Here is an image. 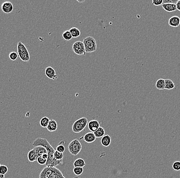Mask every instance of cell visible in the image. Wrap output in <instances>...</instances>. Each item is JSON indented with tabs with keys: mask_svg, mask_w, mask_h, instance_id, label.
<instances>
[{
	"mask_svg": "<svg viewBox=\"0 0 180 178\" xmlns=\"http://www.w3.org/2000/svg\"><path fill=\"white\" fill-rule=\"evenodd\" d=\"M32 145L34 147L41 146L47 149L48 154V159L45 165L46 167H56L60 164L63 163V160L58 161L54 158V154L55 150L46 139L38 138L34 140Z\"/></svg>",
	"mask_w": 180,
	"mask_h": 178,
	"instance_id": "6da1fadb",
	"label": "cell"
},
{
	"mask_svg": "<svg viewBox=\"0 0 180 178\" xmlns=\"http://www.w3.org/2000/svg\"><path fill=\"white\" fill-rule=\"evenodd\" d=\"M178 0H163V4H176Z\"/></svg>",
	"mask_w": 180,
	"mask_h": 178,
	"instance_id": "d6a6232c",
	"label": "cell"
},
{
	"mask_svg": "<svg viewBox=\"0 0 180 178\" xmlns=\"http://www.w3.org/2000/svg\"><path fill=\"white\" fill-rule=\"evenodd\" d=\"M45 74L46 76L50 79L55 80L58 79V75L56 74L55 70L51 66L46 68L45 69Z\"/></svg>",
	"mask_w": 180,
	"mask_h": 178,
	"instance_id": "ba28073f",
	"label": "cell"
},
{
	"mask_svg": "<svg viewBox=\"0 0 180 178\" xmlns=\"http://www.w3.org/2000/svg\"><path fill=\"white\" fill-rule=\"evenodd\" d=\"M28 159L29 161L31 162H33L35 161H37V156L36 154L35 149H32L29 151L28 154Z\"/></svg>",
	"mask_w": 180,
	"mask_h": 178,
	"instance_id": "e0dca14e",
	"label": "cell"
},
{
	"mask_svg": "<svg viewBox=\"0 0 180 178\" xmlns=\"http://www.w3.org/2000/svg\"><path fill=\"white\" fill-rule=\"evenodd\" d=\"M162 6L164 10H165L167 12H173L177 10L176 4H163Z\"/></svg>",
	"mask_w": 180,
	"mask_h": 178,
	"instance_id": "4fadbf2b",
	"label": "cell"
},
{
	"mask_svg": "<svg viewBox=\"0 0 180 178\" xmlns=\"http://www.w3.org/2000/svg\"><path fill=\"white\" fill-rule=\"evenodd\" d=\"M63 38L66 41H70L73 38L69 30H66L65 32H64L63 34Z\"/></svg>",
	"mask_w": 180,
	"mask_h": 178,
	"instance_id": "cb8c5ba5",
	"label": "cell"
},
{
	"mask_svg": "<svg viewBox=\"0 0 180 178\" xmlns=\"http://www.w3.org/2000/svg\"><path fill=\"white\" fill-rule=\"evenodd\" d=\"M110 143H111V138L109 135H105L101 138V143L103 146L108 147L110 145Z\"/></svg>",
	"mask_w": 180,
	"mask_h": 178,
	"instance_id": "9a60e30c",
	"label": "cell"
},
{
	"mask_svg": "<svg viewBox=\"0 0 180 178\" xmlns=\"http://www.w3.org/2000/svg\"><path fill=\"white\" fill-rule=\"evenodd\" d=\"M1 9L5 13H10L13 10V6L10 2H5L1 5Z\"/></svg>",
	"mask_w": 180,
	"mask_h": 178,
	"instance_id": "9c48e42d",
	"label": "cell"
},
{
	"mask_svg": "<svg viewBox=\"0 0 180 178\" xmlns=\"http://www.w3.org/2000/svg\"><path fill=\"white\" fill-rule=\"evenodd\" d=\"M68 148L71 154L73 156H76L79 154L82 150V144L79 142L78 140L75 139L70 142L68 145Z\"/></svg>",
	"mask_w": 180,
	"mask_h": 178,
	"instance_id": "8992f818",
	"label": "cell"
},
{
	"mask_svg": "<svg viewBox=\"0 0 180 178\" xmlns=\"http://www.w3.org/2000/svg\"><path fill=\"white\" fill-rule=\"evenodd\" d=\"M84 171L83 167H74L73 169V173L76 176L81 175Z\"/></svg>",
	"mask_w": 180,
	"mask_h": 178,
	"instance_id": "484cf974",
	"label": "cell"
},
{
	"mask_svg": "<svg viewBox=\"0 0 180 178\" xmlns=\"http://www.w3.org/2000/svg\"><path fill=\"white\" fill-rule=\"evenodd\" d=\"M88 125L89 130L92 132H95L100 127V124L98 121L95 120L90 121L88 124Z\"/></svg>",
	"mask_w": 180,
	"mask_h": 178,
	"instance_id": "8fae6325",
	"label": "cell"
},
{
	"mask_svg": "<svg viewBox=\"0 0 180 178\" xmlns=\"http://www.w3.org/2000/svg\"><path fill=\"white\" fill-rule=\"evenodd\" d=\"M65 146L63 145L60 144L58 145L56 147V150H57L58 152H60L61 153H63L65 152Z\"/></svg>",
	"mask_w": 180,
	"mask_h": 178,
	"instance_id": "1f68e13d",
	"label": "cell"
},
{
	"mask_svg": "<svg viewBox=\"0 0 180 178\" xmlns=\"http://www.w3.org/2000/svg\"><path fill=\"white\" fill-rule=\"evenodd\" d=\"M39 178H66L62 171L56 167H46L39 174Z\"/></svg>",
	"mask_w": 180,
	"mask_h": 178,
	"instance_id": "7a4b0ae2",
	"label": "cell"
},
{
	"mask_svg": "<svg viewBox=\"0 0 180 178\" xmlns=\"http://www.w3.org/2000/svg\"><path fill=\"white\" fill-rule=\"evenodd\" d=\"M88 124V120L86 117H82L75 122L72 126V130L75 133L82 132Z\"/></svg>",
	"mask_w": 180,
	"mask_h": 178,
	"instance_id": "5b68a950",
	"label": "cell"
},
{
	"mask_svg": "<svg viewBox=\"0 0 180 178\" xmlns=\"http://www.w3.org/2000/svg\"><path fill=\"white\" fill-rule=\"evenodd\" d=\"M84 140L88 143H91L96 140V137L94 132H88L83 137Z\"/></svg>",
	"mask_w": 180,
	"mask_h": 178,
	"instance_id": "7c38bea8",
	"label": "cell"
},
{
	"mask_svg": "<svg viewBox=\"0 0 180 178\" xmlns=\"http://www.w3.org/2000/svg\"><path fill=\"white\" fill-rule=\"evenodd\" d=\"M163 3V0H153L152 1V4L155 6H160Z\"/></svg>",
	"mask_w": 180,
	"mask_h": 178,
	"instance_id": "4dcf8cb0",
	"label": "cell"
},
{
	"mask_svg": "<svg viewBox=\"0 0 180 178\" xmlns=\"http://www.w3.org/2000/svg\"><path fill=\"white\" fill-rule=\"evenodd\" d=\"M74 167H84L86 165V162L84 159L78 158L73 163Z\"/></svg>",
	"mask_w": 180,
	"mask_h": 178,
	"instance_id": "d6986e66",
	"label": "cell"
},
{
	"mask_svg": "<svg viewBox=\"0 0 180 178\" xmlns=\"http://www.w3.org/2000/svg\"><path fill=\"white\" fill-rule=\"evenodd\" d=\"M37 161L40 165H46V163L47 162V160L43 159L42 156H40L37 158Z\"/></svg>",
	"mask_w": 180,
	"mask_h": 178,
	"instance_id": "f1b7e54d",
	"label": "cell"
},
{
	"mask_svg": "<svg viewBox=\"0 0 180 178\" xmlns=\"http://www.w3.org/2000/svg\"><path fill=\"white\" fill-rule=\"evenodd\" d=\"M94 134L95 137L97 138H102L105 134V130L103 127L100 126L97 130L94 132Z\"/></svg>",
	"mask_w": 180,
	"mask_h": 178,
	"instance_id": "ffe728a7",
	"label": "cell"
},
{
	"mask_svg": "<svg viewBox=\"0 0 180 178\" xmlns=\"http://www.w3.org/2000/svg\"><path fill=\"white\" fill-rule=\"evenodd\" d=\"M79 178V177H74V178Z\"/></svg>",
	"mask_w": 180,
	"mask_h": 178,
	"instance_id": "d590c367",
	"label": "cell"
},
{
	"mask_svg": "<svg viewBox=\"0 0 180 178\" xmlns=\"http://www.w3.org/2000/svg\"><path fill=\"white\" fill-rule=\"evenodd\" d=\"M1 163H0V166H1Z\"/></svg>",
	"mask_w": 180,
	"mask_h": 178,
	"instance_id": "8d00e7d4",
	"label": "cell"
},
{
	"mask_svg": "<svg viewBox=\"0 0 180 178\" xmlns=\"http://www.w3.org/2000/svg\"><path fill=\"white\" fill-rule=\"evenodd\" d=\"M18 54L15 51H12L11 52L9 55V58L11 60L15 61L17 59L18 57Z\"/></svg>",
	"mask_w": 180,
	"mask_h": 178,
	"instance_id": "4316f807",
	"label": "cell"
},
{
	"mask_svg": "<svg viewBox=\"0 0 180 178\" xmlns=\"http://www.w3.org/2000/svg\"><path fill=\"white\" fill-rule=\"evenodd\" d=\"M8 170V169L7 167L4 165H1L0 166V173L5 175L7 173Z\"/></svg>",
	"mask_w": 180,
	"mask_h": 178,
	"instance_id": "83f0119b",
	"label": "cell"
},
{
	"mask_svg": "<svg viewBox=\"0 0 180 178\" xmlns=\"http://www.w3.org/2000/svg\"><path fill=\"white\" fill-rule=\"evenodd\" d=\"M173 168L175 171H180V162L176 161L173 164Z\"/></svg>",
	"mask_w": 180,
	"mask_h": 178,
	"instance_id": "f546056e",
	"label": "cell"
},
{
	"mask_svg": "<svg viewBox=\"0 0 180 178\" xmlns=\"http://www.w3.org/2000/svg\"><path fill=\"white\" fill-rule=\"evenodd\" d=\"M47 129L48 131L50 132L55 131L58 129V123L56 121L53 119H51Z\"/></svg>",
	"mask_w": 180,
	"mask_h": 178,
	"instance_id": "5bb4252c",
	"label": "cell"
},
{
	"mask_svg": "<svg viewBox=\"0 0 180 178\" xmlns=\"http://www.w3.org/2000/svg\"><path fill=\"white\" fill-rule=\"evenodd\" d=\"M54 156V158L56 160L60 161V160H63L64 155L63 153H61L60 152H58L57 150H55Z\"/></svg>",
	"mask_w": 180,
	"mask_h": 178,
	"instance_id": "d4e9b609",
	"label": "cell"
},
{
	"mask_svg": "<svg viewBox=\"0 0 180 178\" xmlns=\"http://www.w3.org/2000/svg\"><path fill=\"white\" fill-rule=\"evenodd\" d=\"M0 178H5V175H3L2 173H0Z\"/></svg>",
	"mask_w": 180,
	"mask_h": 178,
	"instance_id": "e575fe53",
	"label": "cell"
},
{
	"mask_svg": "<svg viewBox=\"0 0 180 178\" xmlns=\"http://www.w3.org/2000/svg\"><path fill=\"white\" fill-rule=\"evenodd\" d=\"M169 25L173 27H177L180 25V18L178 16L171 17L168 21Z\"/></svg>",
	"mask_w": 180,
	"mask_h": 178,
	"instance_id": "30bf717a",
	"label": "cell"
},
{
	"mask_svg": "<svg viewBox=\"0 0 180 178\" xmlns=\"http://www.w3.org/2000/svg\"><path fill=\"white\" fill-rule=\"evenodd\" d=\"M17 54L21 60L24 62H28L30 60L29 52L24 44L19 42L17 44Z\"/></svg>",
	"mask_w": 180,
	"mask_h": 178,
	"instance_id": "277c9868",
	"label": "cell"
},
{
	"mask_svg": "<svg viewBox=\"0 0 180 178\" xmlns=\"http://www.w3.org/2000/svg\"><path fill=\"white\" fill-rule=\"evenodd\" d=\"M73 38H78L80 35V31L76 27H72L69 30Z\"/></svg>",
	"mask_w": 180,
	"mask_h": 178,
	"instance_id": "7402d4cb",
	"label": "cell"
},
{
	"mask_svg": "<svg viewBox=\"0 0 180 178\" xmlns=\"http://www.w3.org/2000/svg\"><path fill=\"white\" fill-rule=\"evenodd\" d=\"M34 149H35V150L36 154L37 156V158L39 156H42L43 154H48L47 149L43 146H36V147H34Z\"/></svg>",
	"mask_w": 180,
	"mask_h": 178,
	"instance_id": "2e32d148",
	"label": "cell"
},
{
	"mask_svg": "<svg viewBox=\"0 0 180 178\" xmlns=\"http://www.w3.org/2000/svg\"><path fill=\"white\" fill-rule=\"evenodd\" d=\"M165 89L171 90V89L175 88V83L173 82V81H172L171 80H165Z\"/></svg>",
	"mask_w": 180,
	"mask_h": 178,
	"instance_id": "44dd1931",
	"label": "cell"
},
{
	"mask_svg": "<svg viewBox=\"0 0 180 178\" xmlns=\"http://www.w3.org/2000/svg\"><path fill=\"white\" fill-rule=\"evenodd\" d=\"M176 6L177 10L180 11V0H178V2L176 4Z\"/></svg>",
	"mask_w": 180,
	"mask_h": 178,
	"instance_id": "836d02e7",
	"label": "cell"
},
{
	"mask_svg": "<svg viewBox=\"0 0 180 178\" xmlns=\"http://www.w3.org/2000/svg\"><path fill=\"white\" fill-rule=\"evenodd\" d=\"M50 120L49 119V118L47 117H43V118H41V120H40V122H39L40 125L42 127L47 128L49 123Z\"/></svg>",
	"mask_w": 180,
	"mask_h": 178,
	"instance_id": "603a6c76",
	"label": "cell"
},
{
	"mask_svg": "<svg viewBox=\"0 0 180 178\" xmlns=\"http://www.w3.org/2000/svg\"><path fill=\"white\" fill-rule=\"evenodd\" d=\"M156 87L159 90H164L165 87V80L163 79H160L157 81L156 83Z\"/></svg>",
	"mask_w": 180,
	"mask_h": 178,
	"instance_id": "ac0fdd59",
	"label": "cell"
},
{
	"mask_svg": "<svg viewBox=\"0 0 180 178\" xmlns=\"http://www.w3.org/2000/svg\"><path fill=\"white\" fill-rule=\"evenodd\" d=\"M83 43L86 53H91L97 49V43L95 39L92 36H87L84 39Z\"/></svg>",
	"mask_w": 180,
	"mask_h": 178,
	"instance_id": "3957f363",
	"label": "cell"
},
{
	"mask_svg": "<svg viewBox=\"0 0 180 178\" xmlns=\"http://www.w3.org/2000/svg\"><path fill=\"white\" fill-rule=\"evenodd\" d=\"M72 50L77 55H86V51L83 42L76 41L72 46Z\"/></svg>",
	"mask_w": 180,
	"mask_h": 178,
	"instance_id": "52a82bcc",
	"label": "cell"
}]
</instances>
